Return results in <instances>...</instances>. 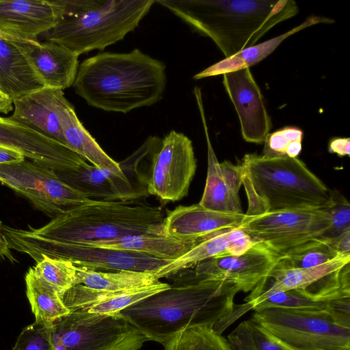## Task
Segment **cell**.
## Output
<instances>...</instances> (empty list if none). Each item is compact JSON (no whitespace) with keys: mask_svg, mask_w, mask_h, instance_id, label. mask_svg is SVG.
Instances as JSON below:
<instances>
[{"mask_svg":"<svg viewBox=\"0 0 350 350\" xmlns=\"http://www.w3.org/2000/svg\"><path fill=\"white\" fill-rule=\"evenodd\" d=\"M237 288L219 280L182 273L170 286L121 310L119 313L146 335L162 345L180 332L194 327H211L219 334L246 305L234 303Z\"/></svg>","mask_w":350,"mask_h":350,"instance_id":"cell-1","label":"cell"},{"mask_svg":"<svg viewBox=\"0 0 350 350\" xmlns=\"http://www.w3.org/2000/svg\"><path fill=\"white\" fill-rule=\"evenodd\" d=\"M165 85V65L138 49L102 52L83 60L72 84L88 105L123 113L157 103Z\"/></svg>","mask_w":350,"mask_h":350,"instance_id":"cell-2","label":"cell"},{"mask_svg":"<svg viewBox=\"0 0 350 350\" xmlns=\"http://www.w3.org/2000/svg\"><path fill=\"white\" fill-rule=\"evenodd\" d=\"M198 33L225 58L250 47L278 23L295 16L293 0H157Z\"/></svg>","mask_w":350,"mask_h":350,"instance_id":"cell-3","label":"cell"},{"mask_svg":"<svg viewBox=\"0 0 350 350\" xmlns=\"http://www.w3.org/2000/svg\"><path fill=\"white\" fill-rule=\"evenodd\" d=\"M242 185L252 217L293 209H327L334 203L329 189L300 159L246 154L241 163Z\"/></svg>","mask_w":350,"mask_h":350,"instance_id":"cell-4","label":"cell"},{"mask_svg":"<svg viewBox=\"0 0 350 350\" xmlns=\"http://www.w3.org/2000/svg\"><path fill=\"white\" fill-rule=\"evenodd\" d=\"M161 207L138 199L93 200L53 218L39 228L26 232L50 241L85 243L133 235L165 234Z\"/></svg>","mask_w":350,"mask_h":350,"instance_id":"cell-5","label":"cell"},{"mask_svg":"<svg viewBox=\"0 0 350 350\" xmlns=\"http://www.w3.org/2000/svg\"><path fill=\"white\" fill-rule=\"evenodd\" d=\"M63 13L46 33L49 42L59 44L79 56L104 50L124 38L148 13L154 0H59Z\"/></svg>","mask_w":350,"mask_h":350,"instance_id":"cell-6","label":"cell"},{"mask_svg":"<svg viewBox=\"0 0 350 350\" xmlns=\"http://www.w3.org/2000/svg\"><path fill=\"white\" fill-rule=\"evenodd\" d=\"M53 350H138L148 338L119 312H70L48 327Z\"/></svg>","mask_w":350,"mask_h":350,"instance_id":"cell-7","label":"cell"},{"mask_svg":"<svg viewBox=\"0 0 350 350\" xmlns=\"http://www.w3.org/2000/svg\"><path fill=\"white\" fill-rule=\"evenodd\" d=\"M254 311L251 319L293 350H350V328L325 310L262 307Z\"/></svg>","mask_w":350,"mask_h":350,"instance_id":"cell-8","label":"cell"},{"mask_svg":"<svg viewBox=\"0 0 350 350\" xmlns=\"http://www.w3.org/2000/svg\"><path fill=\"white\" fill-rule=\"evenodd\" d=\"M349 262L350 256L345 255L310 268H291L278 262L269 277L245 299V303L260 296L288 290H296L312 299L322 301L349 295Z\"/></svg>","mask_w":350,"mask_h":350,"instance_id":"cell-9","label":"cell"},{"mask_svg":"<svg viewBox=\"0 0 350 350\" xmlns=\"http://www.w3.org/2000/svg\"><path fill=\"white\" fill-rule=\"evenodd\" d=\"M0 182L52 219L94 200L63 181L55 171L29 160L0 164Z\"/></svg>","mask_w":350,"mask_h":350,"instance_id":"cell-10","label":"cell"},{"mask_svg":"<svg viewBox=\"0 0 350 350\" xmlns=\"http://www.w3.org/2000/svg\"><path fill=\"white\" fill-rule=\"evenodd\" d=\"M330 224L327 209H293L244 215L239 228L282 257L297 246L321 237Z\"/></svg>","mask_w":350,"mask_h":350,"instance_id":"cell-11","label":"cell"},{"mask_svg":"<svg viewBox=\"0 0 350 350\" xmlns=\"http://www.w3.org/2000/svg\"><path fill=\"white\" fill-rule=\"evenodd\" d=\"M196 168L191 140L172 130L153 154L147 192L163 201L180 200L187 196Z\"/></svg>","mask_w":350,"mask_h":350,"instance_id":"cell-12","label":"cell"},{"mask_svg":"<svg viewBox=\"0 0 350 350\" xmlns=\"http://www.w3.org/2000/svg\"><path fill=\"white\" fill-rule=\"evenodd\" d=\"M0 145L21 151L29 161L51 169L57 174L76 173L88 163L69 148L10 117L0 116Z\"/></svg>","mask_w":350,"mask_h":350,"instance_id":"cell-13","label":"cell"},{"mask_svg":"<svg viewBox=\"0 0 350 350\" xmlns=\"http://www.w3.org/2000/svg\"><path fill=\"white\" fill-rule=\"evenodd\" d=\"M281 258L264 243L256 242L241 255L209 258L198 263L193 271L200 275L227 282L239 292L248 293L269 277Z\"/></svg>","mask_w":350,"mask_h":350,"instance_id":"cell-14","label":"cell"},{"mask_svg":"<svg viewBox=\"0 0 350 350\" xmlns=\"http://www.w3.org/2000/svg\"><path fill=\"white\" fill-rule=\"evenodd\" d=\"M222 75L225 89L238 114L243 138L250 143H264L271 122L250 68Z\"/></svg>","mask_w":350,"mask_h":350,"instance_id":"cell-15","label":"cell"},{"mask_svg":"<svg viewBox=\"0 0 350 350\" xmlns=\"http://www.w3.org/2000/svg\"><path fill=\"white\" fill-rule=\"evenodd\" d=\"M59 0H0V31L23 40L38 41L62 17Z\"/></svg>","mask_w":350,"mask_h":350,"instance_id":"cell-16","label":"cell"},{"mask_svg":"<svg viewBox=\"0 0 350 350\" xmlns=\"http://www.w3.org/2000/svg\"><path fill=\"white\" fill-rule=\"evenodd\" d=\"M243 215L229 214L205 208L198 204L178 206L167 211L164 234L181 241H202L241 224Z\"/></svg>","mask_w":350,"mask_h":350,"instance_id":"cell-17","label":"cell"},{"mask_svg":"<svg viewBox=\"0 0 350 350\" xmlns=\"http://www.w3.org/2000/svg\"><path fill=\"white\" fill-rule=\"evenodd\" d=\"M66 99L62 90L44 87L13 102L14 112L10 118L68 147L59 120Z\"/></svg>","mask_w":350,"mask_h":350,"instance_id":"cell-18","label":"cell"},{"mask_svg":"<svg viewBox=\"0 0 350 350\" xmlns=\"http://www.w3.org/2000/svg\"><path fill=\"white\" fill-rule=\"evenodd\" d=\"M20 44L45 87L63 91L72 85L79 65L78 55L52 42L22 40Z\"/></svg>","mask_w":350,"mask_h":350,"instance_id":"cell-19","label":"cell"},{"mask_svg":"<svg viewBox=\"0 0 350 350\" xmlns=\"http://www.w3.org/2000/svg\"><path fill=\"white\" fill-rule=\"evenodd\" d=\"M22 40L0 38V91L12 102L45 87L22 49Z\"/></svg>","mask_w":350,"mask_h":350,"instance_id":"cell-20","label":"cell"},{"mask_svg":"<svg viewBox=\"0 0 350 350\" xmlns=\"http://www.w3.org/2000/svg\"><path fill=\"white\" fill-rule=\"evenodd\" d=\"M59 124L67 146L94 167L129 180L119 163L99 146L79 120L72 105L66 99L59 113Z\"/></svg>","mask_w":350,"mask_h":350,"instance_id":"cell-21","label":"cell"},{"mask_svg":"<svg viewBox=\"0 0 350 350\" xmlns=\"http://www.w3.org/2000/svg\"><path fill=\"white\" fill-rule=\"evenodd\" d=\"M200 113L207 144V174L202 198L198 203L202 207L224 213L243 215L239 194L234 193L226 183L221 174L219 163L211 145L206 124L201 90H193Z\"/></svg>","mask_w":350,"mask_h":350,"instance_id":"cell-22","label":"cell"},{"mask_svg":"<svg viewBox=\"0 0 350 350\" xmlns=\"http://www.w3.org/2000/svg\"><path fill=\"white\" fill-rule=\"evenodd\" d=\"M333 23L334 20L329 18L314 15L310 16L302 23L292 29L262 43L255 44L250 47L244 49L234 55L224 58L208 66L195 75L193 79H200L215 77L250 68L269 56L284 40L291 35L317 24Z\"/></svg>","mask_w":350,"mask_h":350,"instance_id":"cell-23","label":"cell"},{"mask_svg":"<svg viewBox=\"0 0 350 350\" xmlns=\"http://www.w3.org/2000/svg\"><path fill=\"white\" fill-rule=\"evenodd\" d=\"M200 242L201 241H181L165 234H159L133 235L114 240L90 241L81 244L139 253L161 260L173 261Z\"/></svg>","mask_w":350,"mask_h":350,"instance_id":"cell-24","label":"cell"},{"mask_svg":"<svg viewBox=\"0 0 350 350\" xmlns=\"http://www.w3.org/2000/svg\"><path fill=\"white\" fill-rule=\"evenodd\" d=\"M75 267V285L82 284L94 290L122 291L150 286L159 282L153 271H102Z\"/></svg>","mask_w":350,"mask_h":350,"instance_id":"cell-25","label":"cell"},{"mask_svg":"<svg viewBox=\"0 0 350 350\" xmlns=\"http://www.w3.org/2000/svg\"><path fill=\"white\" fill-rule=\"evenodd\" d=\"M26 294L35 316V321L49 327L70 310L58 291L39 276L33 267L25 275Z\"/></svg>","mask_w":350,"mask_h":350,"instance_id":"cell-26","label":"cell"},{"mask_svg":"<svg viewBox=\"0 0 350 350\" xmlns=\"http://www.w3.org/2000/svg\"><path fill=\"white\" fill-rule=\"evenodd\" d=\"M228 231H223L198 243L180 258L160 268L155 273L156 278L159 280L176 275L209 258L228 256Z\"/></svg>","mask_w":350,"mask_h":350,"instance_id":"cell-27","label":"cell"},{"mask_svg":"<svg viewBox=\"0 0 350 350\" xmlns=\"http://www.w3.org/2000/svg\"><path fill=\"white\" fill-rule=\"evenodd\" d=\"M163 345L164 350H232L221 334L206 326L186 329Z\"/></svg>","mask_w":350,"mask_h":350,"instance_id":"cell-28","label":"cell"},{"mask_svg":"<svg viewBox=\"0 0 350 350\" xmlns=\"http://www.w3.org/2000/svg\"><path fill=\"white\" fill-rule=\"evenodd\" d=\"M227 340L232 350H293L252 319L239 323L228 336Z\"/></svg>","mask_w":350,"mask_h":350,"instance_id":"cell-29","label":"cell"},{"mask_svg":"<svg viewBox=\"0 0 350 350\" xmlns=\"http://www.w3.org/2000/svg\"><path fill=\"white\" fill-rule=\"evenodd\" d=\"M340 255L331 247L327 239L317 237L287 252L279 262L291 268H310L324 264Z\"/></svg>","mask_w":350,"mask_h":350,"instance_id":"cell-30","label":"cell"},{"mask_svg":"<svg viewBox=\"0 0 350 350\" xmlns=\"http://www.w3.org/2000/svg\"><path fill=\"white\" fill-rule=\"evenodd\" d=\"M33 268L60 296L75 285L76 267L68 260L42 256Z\"/></svg>","mask_w":350,"mask_h":350,"instance_id":"cell-31","label":"cell"},{"mask_svg":"<svg viewBox=\"0 0 350 350\" xmlns=\"http://www.w3.org/2000/svg\"><path fill=\"white\" fill-rule=\"evenodd\" d=\"M329 300H314L296 290H288L260 296L251 302L245 304L252 310L262 307H278L297 310H325Z\"/></svg>","mask_w":350,"mask_h":350,"instance_id":"cell-32","label":"cell"},{"mask_svg":"<svg viewBox=\"0 0 350 350\" xmlns=\"http://www.w3.org/2000/svg\"><path fill=\"white\" fill-rule=\"evenodd\" d=\"M170 286V284L159 281L150 286L122 291L107 300L97 303L81 310L97 314L118 313L133 304L165 290Z\"/></svg>","mask_w":350,"mask_h":350,"instance_id":"cell-33","label":"cell"},{"mask_svg":"<svg viewBox=\"0 0 350 350\" xmlns=\"http://www.w3.org/2000/svg\"><path fill=\"white\" fill-rule=\"evenodd\" d=\"M303 131L295 126H286L269 133L264 141L262 155L296 158L302 150Z\"/></svg>","mask_w":350,"mask_h":350,"instance_id":"cell-34","label":"cell"},{"mask_svg":"<svg viewBox=\"0 0 350 350\" xmlns=\"http://www.w3.org/2000/svg\"><path fill=\"white\" fill-rule=\"evenodd\" d=\"M334 203L327 208L331 224L329 229L320 237L330 239L350 230V204L338 191H331Z\"/></svg>","mask_w":350,"mask_h":350,"instance_id":"cell-35","label":"cell"},{"mask_svg":"<svg viewBox=\"0 0 350 350\" xmlns=\"http://www.w3.org/2000/svg\"><path fill=\"white\" fill-rule=\"evenodd\" d=\"M12 350H53L48 327L36 321L25 327L18 336Z\"/></svg>","mask_w":350,"mask_h":350,"instance_id":"cell-36","label":"cell"},{"mask_svg":"<svg viewBox=\"0 0 350 350\" xmlns=\"http://www.w3.org/2000/svg\"><path fill=\"white\" fill-rule=\"evenodd\" d=\"M325 311L338 324L350 328V295L329 299Z\"/></svg>","mask_w":350,"mask_h":350,"instance_id":"cell-37","label":"cell"},{"mask_svg":"<svg viewBox=\"0 0 350 350\" xmlns=\"http://www.w3.org/2000/svg\"><path fill=\"white\" fill-rule=\"evenodd\" d=\"M228 256L241 255L256 243V241L239 227L228 230Z\"/></svg>","mask_w":350,"mask_h":350,"instance_id":"cell-38","label":"cell"},{"mask_svg":"<svg viewBox=\"0 0 350 350\" xmlns=\"http://www.w3.org/2000/svg\"><path fill=\"white\" fill-rule=\"evenodd\" d=\"M219 166L227 185L234 193L239 194L243 178V167L241 163L235 165L230 161H224L219 163Z\"/></svg>","mask_w":350,"mask_h":350,"instance_id":"cell-39","label":"cell"},{"mask_svg":"<svg viewBox=\"0 0 350 350\" xmlns=\"http://www.w3.org/2000/svg\"><path fill=\"white\" fill-rule=\"evenodd\" d=\"M327 240L331 247L338 254L350 256V230Z\"/></svg>","mask_w":350,"mask_h":350,"instance_id":"cell-40","label":"cell"},{"mask_svg":"<svg viewBox=\"0 0 350 350\" xmlns=\"http://www.w3.org/2000/svg\"><path fill=\"white\" fill-rule=\"evenodd\" d=\"M328 150L330 153L337 154L339 157L350 155V139L349 137H334L329 143Z\"/></svg>","mask_w":350,"mask_h":350,"instance_id":"cell-41","label":"cell"},{"mask_svg":"<svg viewBox=\"0 0 350 350\" xmlns=\"http://www.w3.org/2000/svg\"><path fill=\"white\" fill-rule=\"evenodd\" d=\"M25 159L19 150L0 145V164L17 163Z\"/></svg>","mask_w":350,"mask_h":350,"instance_id":"cell-42","label":"cell"},{"mask_svg":"<svg viewBox=\"0 0 350 350\" xmlns=\"http://www.w3.org/2000/svg\"><path fill=\"white\" fill-rule=\"evenodd\" d=\"M13 109L12 100L0 91V113L7 114Z\"/></svg>","mask_w":350,"mask_h":350,"instance_id":"cell-43","label":"cell"},{"mask_svg":"<svg viewBox=\"0 0 350 350\" xmlns=\"http://www.w3.org/2000/svg\"><path fill=\"white\" fill-rule=\"evenodd\" d=\"M8 258L10 259L12 258L10 248L7 245V243L0 232V261L1 259Z\"/></svg>","mask_w":350,"mask_h":350,"instance_id":"cell-44","label":"cell"},{"mask_svg":"<svg viewBox=\"0 0 350 350\" xmlns=\"http://www.w3.org/2000/svg\"><path fill=\"white\" fill-rule=\"evenodd\" d=\"M0 38H4V39H11V40H20L17 39L16 38H14L8 34H6L2 31H0Z\"/></svg>","mask_w":350,"mask_h":350,"instance_id":"cell-45","label":"cell"}]
</instances>
